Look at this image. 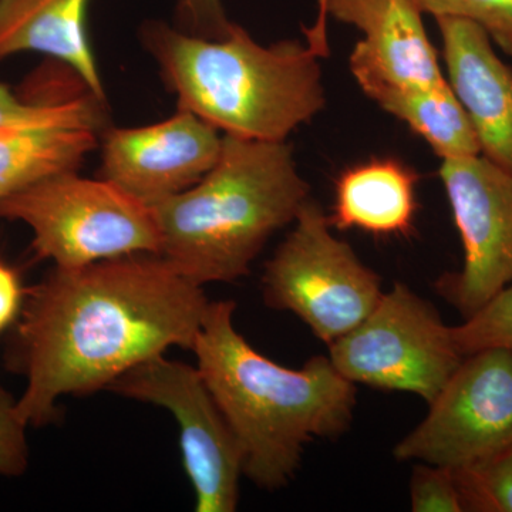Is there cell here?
<instances>
[{
    "instance_id": "obj_10",
    "label": "cell",
    "mask_w": 512,
    "mask_h": 512,
    "mask_svg": "<svg viewBox=\"0 0 512 512\" xmlns=\"http://www.w3.org/2000/svg\"><path fill=\"white\" fill-rule=\"evenodd\" d=\"M439 175L464 262L436 289L467 318L512 282V173L480 154L441 160Z\"/></svg>"
},
{
    "instance_id": "obj_6",
    "label": "cell",
    "mask_w": 512,
    "mask_h": 512,
    "mask_svg": "<svg viewBox=\"0 0 512 512\" xmlns=\"http://www.w3.org/2000/svg\"><path fill=\"white\" fill-rule=\"evenodd\" d=\"M295 227L266 262L262 295L269 308L291 312L326 345L355 329L383 296L382 278L332 232L309 198Z\"/></svg>"
},
{
    "instance_id": "obj_15",
    "label": "cell",
    "mask_w": 512,
    "mask_h": 512,
    "mask_svg": "<svg viewBox=\"0 0 512 512\" xmlns=\"http://www.w3.org/2000/svg\"><path fill=\"white\" fill-rule=\"evenodd\" d=\"M416 173L402 161L373 158L339 175L329 222L339 231L409 237L417 214Z\"/></svg>"
},
{
    "instance_id": "obj_18",
    "label": "cell",
    "mask_w": 512,
    "mask_h": 512,
    "mask_svg": "<svg viewBox=\"0 0 512 512\" xmlns=\"http://www.w3.org/2000/svg\"><path fill=\"white\" fill-rule=\"evenodd\" d=\"M453 470L464 512H512V444Z\"/></svg>"
},
{
    "instance_id": "obj_26",
    "label": "cell",
    "mask_w": 512,
    "mask_h": 512,
    "mask_svg": "<svg viewBox=\"0 0 512 512\" xmlns=\"http://www.w3.org/2000/svg\"><path fill=\"white\" fill-rule=\"evenodd\" d=\"M326 0H318V15L311 28L303 29L306 45L320 57L329 56L328 18L325 15Z\"/></svg>"
},
{
    "instance_id": "obj_20",
    "label": "cell",
    "mask_w": 512,
    "mask_h": 512,
    "mask_svg": "<svg viewBox=\"0 0 512 512\" xmlns=\"http://www.w3.org/2000/svg\"><path fill=\"white\" fill-rule=\"evenodd\" d=\"M464 319L461 325L451 326L461 355L488 349L512 353V282Z\"/></svg>"
},
{
    "instance_id": "obj_16",
    "label": "cell",
    "mask_w": 512,
    "mask_h": 512,
    "mask_svg": "<svg viewBox=\"0 0 512 512\" xmlns=\"http://www.w3.org/2000/svg\"><path fill=\"white\" fill-rule=\"evenodd\" d=\"M356 83L386 113L412 128L441 160L480 156L476 131L451 87L416 89L367 77Z\"/></svg>"
},
{
    "instance_id": "obj_8",
    "label": "cell",
    "mask_w": 512,
    "mask_h": 512,
    "mask_svg": "<svg viewBox=\"0 0 512 512\" xmlns=\"http://www.w3.org/2000/svg\"><path fill=\"white\" fill-rule=\"evenodd\" d=\"M107 390L173 414L195 511L237 510L244 457L198 367L156 356L128 370Z\"/></svg>"
},
{
    "instance_id": "obj_25",
    "label": "cell",
    "mask_w": 512,
    "mask_h": 512,
    "mask_svg": "<svg viewBox=\"0 0 512 512\" xmlns=\"http://www.w3.org/2000/svg\"><path fill=\"white\" fill-rule=\"evenodd\" d=\"M25 293L15 269L0 262V333L18 319Z\"/></svg>"
},
{
    "instance_id": "obj_22",
    "label": "cell",
    "mask_w": 512,
    "mask_h": 512,
    "mask_svg": "<svg viewBox=\"0 0 512 512\" xmlns=\"http://www.w3.org/2000/svg\"><path fill=\"white\" fill-rule=\"evenodd\" d=\"M414 512H464L453 468L417 463L410 480Z\"/></svg>"
},
{
    "instance_id": "obj_23",
    "label": "cell",
    "mask_w": 512,
    "mask_h": 512,
    "mask_svg": "<svg viewBox=\"0 0 512 512\" xmlns=\"http://www.w3.org/2000/svg\"><path fill=\"white\" fill-rule=\"evenodd\" d=\"M28 427L20 416L18 400L0 387V476H22L28 468Z\"/></svg>"
},
{
    "instance_id": "obj_19",
    "label": "cell",
    "mask_w": 512,
    "mask_h": 512,
    "mask_svg": "<svg viewBox=\"0 0 512 512\" xmlns=\"http://www.w3.org/2000/svg\"><path fill=\"white\" fill-rule=\"evenodd\" d=\"M92 94L56 103H25L0 84V130L39 126H82L100 130L103 113Z\"/></svg>"
},
{
    "instance_id": "obj_24",
    "label": "cell",
    "mask_w": 512,
    "mask_h": 512,
    "mask_svg": "<svg viewBox=\"0 0 512 512\" xmlns=\"http://www.w3.org/2000/svg\"><path fill=\"white\" fill-rule=\"evenodd\" d=\"M175 16L178 29L207 39H221L232 25L222 0H177Z\"/></svg>"
},
{
    "instance_id": "obj_13",
    "label": "cell",
    "mask_w": 512,
    "mask_h": 512,
    "mask_svg": "<svg viewBox=\"0 0 512 512\" xmlns=\"http://www.w3.org/2000/svg\"><path fill=\"white\" fill-rule=\"evenodd\" d=\"M451 90L471 121L481 156L512 173V69L483 28L437 18Z\"/></svg>"
},
{
    "instance_id": "obj_1",
    "label": "cell",
    "mask_w": 512,
    "mask_h": 512,
    "mask_svg": "<svg viewBox=\"0 0 512 512\" xmlns=\"http://www.w3.org/2000/svg\"><path fill=\"white\" fill-rule=\"evenodd\" d=\"M208 305L202 286L156 254L53 269L26 291L10 343L26 379L20 416L46 426L60 397L107 390L174 346L192 350Z\"/></svg>"
},
{
    "instance_id": "obj_5",
    "label": "cell",
    "mask_w": 512,
    "mask_h": 512,
    "mask_svg": "<svg viewBox=\"0 0 512 512\" xmlns=\"http://www.w3.org/2000/svg\"><path fill=\"white\" fill-rule=\"evenodd\" d=\"M0 218L29 227L36 255L56 268L160 255L153 208L104 178L90 180L76 171L53 175L2 198Z\"/></svg>"
},
{
    "instance_id": "obj_14",
    "label": "cell",
    "mask_w": 512,
    "mask_h": 512,
    "mask_svg": "<svg viewBox=\"0 0 512 512\" xmlns=\"http://www.w3.org/2000/svg\"><path fill=\"white\" fill-rule=\"evenodd\" d=\"M92 0H0V60L37 52L60 60L104 103L96 57L87 33Z\"/></svg>"
},
{
    "instance_id": "obj_12",
    "label": "cell",
    "mask_w": 512,
    "mask_h": 512,
    "mask_svg": "<svg viewBox=\"0 0 512 512\" xmlns=\"http://www.w3.org/2000/svg\"><path fill=\"white\" fill-rule=\"evenodd\" d=\"M325 15L355 26L363 39L349 57L355 80L426 90L450 87L412 0H326Z\"/></svg>"
},
{
    "instance_id": "obj_21",
    "label": "cell",
    "mask_w": 512,
    "mask_h": 512,
    "mask_svg": "<svg viewBox=\"0 0 512 512\" xmlns=\"http://www.w3.org/2000/svg\"><path fill=\"white\" fill-rule=\"evenodd\" d=\"M420 12L437 18L470 20L512 57V0H412Z\"/></svg>"
},
{
    "instance_id": "obj_11",
    "label": "cell",
    "mask_w": 512,
    "mask_h": 512,
    "mask_svg": "<svg viewBox=\"0 0 512 512\" xmlns=\"http://www.w3.org/2000/svg\"><path fill=\"white\" fill-rule=\"evenodd\" d=\"M222 138L207 121L178 109L151 126L104 136L103 178L148 205L180 194L217 164Z\"/></svg>"
},
{
    "instance_id": "obj_9",
    "label": "cell",
    "mask_w": 512,
    "mask_h": 512,
    "mask_svg": "<svg viewBox=\"0 0 512 512\" xmlns=\"http://www.w3.org/2000/svg\"><path fill=\"white\" fill-rule=\"evenodd\" d=\"M429 407L394 447L400 463L458 468L510 446L512 353L488 349L464 357Z\"/></svg>"
},
{
    "instance_id": "obj_7",
    "label": "cell",
    "mask_w": 512,
    "mask_h": 512,
    "mask_svg": "<svg viewBox=\"0 0 512 512\" xmlns=\"http://www.w3.org/2000/svg\"><path fill=\"white\" fill-rule=\"evenodd\" d=\"M329 359L349 382L416 394L430 404L464 356L439 311L394 282L355 329L329 345Z\"/></svg>"
},
{
    "instance_id": "obj_3",
    "label": "cell",
    "mask_w": 512,
    "mask_h": 512,
    "mask_svg": "<svg viewBox=\"0 0 512 512\" xmlns=\"http://www.w3.org/2000/svg\"><path fill=\"white\" fill-rule=\"evenodd\" d=\"M141 37L178 109L228 136L286 141L325 109L320 57L301 40L262 46L237 23L207 39L150 22Z\"/></svg>"
},
{
    "instance_id": "obj_2",
    "label": "cell",
    "mask_w": 512,
    "mask_h": 512,
    "mask_svg": "<svg viewBox=\"0 0 512 512\" xmlns=\"http://www.w3.org/2000/svg\"><path fill=\"white\" fill-rule=\"evenodd\" d=\"M234 301L210 302L192 352L202 379L237 437L244 476L274 491L291 483L306 444L352 426L356 384L329 356L289 369L261 355L235 329Z\"/></svg>"
},
{
    "instance_id": "obj_4",
    "label": "cell",
    "mask_w": 512,
    "mask_h": 512,
    "mask_svg": "<svg viewBox=\"0 0 512 512\" xmlns=\"http://www.w3.org/2000/svg\"><path fill=\"white\" fill-rule=\"evenodd\" d=\"M309 191L286 141L225 134L202 180L150 205L160 256L200 286L237 281L269 238L296 220Z\"/></svg>"
},
{
    "instance_id": "obj_17",
    "label": "cell",
    "mask_w": 512,
    "mask_h": 512,
    "mask_svg": "<svg viewBox=\"0 0 512 512\" xmlns=\"http://www.w3.org/2000/svg\"><path fill=\"white\" fill-rule=\"evenodd\" d=\"M99 131L82 126L0 130V200L53 175L76 171L99 144Z\"/></svg>"
}]
</instances>
